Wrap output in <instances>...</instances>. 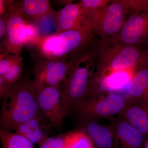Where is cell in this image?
Masks as SVG:
<instances>
[{
  "label": "cell",
  "mask_w": 148,
  "mask_h": 148,
  "mask_svg": "<svg viewBox=\"0 0 148 148\" xmlns=\"http://www.w3.org/2000/svg\"><path fill=\"white\" fill-rule=\"evenodd\" d=\"M95 69L94 45L72 66L64 81L61 91V103L65 117L86 99Z\"/></svg>",
  "instance_id": "3"
},
{
  "label": "cell",
  "mask_w": 148,
  "mask_h": 148,
  "mask_svg": "<svg viewBox=\"0 0 148 148\" xmlns=\"http://www.w3.org/2000/svg\"><path fill=\"white\" fill-rule=\"evenodd\" d=\"M61 93L58 86H50L40 90L37 95L41 112L53 127H61L65 118L61 105Z\"/></svg>",
  "instance_id": "12"
},
{
  "label": "cell",
  "mask_w": 148,
  "mask_h": 148,
  "mask_svg": "<svg viewBox=\"0 0 148 148\" xmlns=\"http://www.w3.org/2000/svg\"><path fill=\"white\" fill-rule=\"evenodd\" d=\"M8 11L5 14L0 16V38L6 36L7 32V24Z\"/></svg>",
  "instance_id": "27"
},
{
  "label": "cell",
  "mask_w": 148,
  "mask_h": 148,
  "mask_svg": "<svg viewBox=\"0 0 148 148\" xmlns=\"http://www.w3.org/2000/svg\"><path fill=\"white\" fill-rule=\"evenodd\" d=\"M145 148H148V140L147 142V143H146V145L145 147Z\"/></svg>",
  "instance_id": "29"
},
{
  "label": "cell",
  "mask_w": 148,
  "mask_h": 148,
  "mask_svg": "<svg viewBox=\"0 0 148 148\" xmlns=\"http://www.w3.org/2000/svg\"><path fill=\"white\" fill-rule=\"evenodd\" d=\"M13 86L9 84L3 79L2 77L0 76V97L3 98L8 93Z\"/></svg>",
  "instance_id": "26"
},
{
  "label": "cell",
  "mask_w": 148,
  "mask_h": 148,
  "mask_svg": "<svg viewBox=\"0 0 148 148\" xmlns=\"http://www.w3.org/2000/svg\"><path fill=\"white\" fill-rule=\"evenodd\" d=\"M23 58L21 55L18 57L3 75L0 76L9 84L13 86L18 81L23 71Z\"/></svg>",
  "instance_id": "21"
},
{
  "label": "cell",
  "mask_w": 148,
  "mask_h": 148,
  "mask_svg": "<svg viewBox=\"0 0 148 148\" xmlns=\"http://www.w3.org/2000/svg\"><path fill=\"white\" fill-rule=\"evenodd\" d=\"M129 101L148 108V53L127 85Z\"/></svg>",
  "instance_id": "13"
},
{
  "label": "cell",
  "mask_w": 148,
  "mask_h": 148,
  "mask_svg": "<svg viewBox=\"0 0 148 148\" xmlns=\"http://www.w3.org/2000/svg\"><path fill=\"white\" fill-rule=\"evenodd\" d=\"M112 1V0H82L80 2L86 9L94 10L105 8Z\"/></svg>",
  "instance_id": "25"
},
{
  "label": "cell",
  "mask_w": 148,
  "mask_h": 148,
  "mask_svg": "<svg viewBox=\"0 0 148 148\" xmlns=\"http://www.w3.org/2000/svg\"><path fill=\"white\" fill-rule=\"evenodd\" d=\"M64 148H94L93 143L85 132L76 131L65 136Z\"/></svg>",
  "instance_id": "20"
},
{
  "label": "cell",
  "mask_w": 148,
  "mask_h": 148,
  "mask_svg": "<svg viewBox=\"0 0 148 148\" xmlns=\"http://www.w3.org/2000/svg\"><path fill=\"white\" fill-rule=\"evenodd\" d=\"M94 49L95 71L104 73L133 68L142 61L146 51L139 46L126 45L112 38L96 40Z\"/></svg>",
  "instance_id": "4"
},
{
  "label": "cell",
  "mask_w": 148,
  "mask_h": 148,
  "mask_svg": "<svg viewBox=\"0 0 148 148\" xmlns=\"http://www.w3.org/2000/svg\"><path fill=\"white\" fill-rule=\"evenodd\" d=\"M116 148H140L143 145L145 135L125 120L116 121L112 126Z\"/></svg>",
  "instance_id": "14"
},
{
  "label": "cell",
  "mask_w": 148,
  "mask_h": 148,
  "mask_svg": "<svg viewBox=\"0 0 148 148\" xmlns=\"http://www.w3.org/2000/svg\"><path fill=\"white\" fill-rule=\"evenodd\" d=\"M40 148H64L65 136L64 137H47L39 145Z\"/></svg>",
  "instance_id": "24"
},
{
  "label": "cell",
  "mask_w": 148,
  "mask_h": 148,
  "mask_svg": "<svg viewBox=\"0 0 148 148\" xmlns=\"http://www.w3.org/2000/svg\"><path fill=\"white\" fill-rule=\"evenodd\" d=\"M143 61V59L133 68L124 71L107 73L94 71L85 100L97 99L108 92L120 90L127 86Z\"/></svg>",
  "instance_id": "8"
},
{
  "label": "cell",
  "mask_w": 148,
  "mask_h": 148,
  "mask_svg": "<svg viewBox=\"0 0 148 148\" xmlns=\"http://www.w3.org/2000/svg\"><path fill=\"white\" fill-rule=\"evenodd\" d=\"M86 121L84 126L86 133L97 148H114V136L112 127L101 125L94 121Z\"/></svg>",
  "instance_id": "15"
},
{
  "label": "cell",
  "mask_w": 148,
  "mask_h": 148,
  "mask_svg": "<svg viewBox=\"0 0 148 148\" xmlns=\"http://www.w3.org/2000/svg\"><path fill=\"white\" fill-rule=\"evenodd\" d=\"M21 12L27 19L38 21L44 17L56 15L48 0H23L18 2Z\"/></svg>",
  "instance_id": "17"
},
{
  "label": "cell",
  "mask_w": 148,
  "mask_h": 148,
  "mask_svg": "<svg viewBox=\"0 0 148 148\" xmlns=\"http://www.w3.org/2000/svg\"><path fill=\"white\" fill-rule=\"evenodd\" d=\"M111 38L128 45L148 43V12L129 15L120 31Z\"/></svg>",
  "instance_id": "10"
},
{
  "label": "cell",
  "mask_w": 148,
  "mask_h": 148,
  "mask_svg": "<svg viewBox=\"0 0 148 148\" xmlns=\"http://www.w3.org/2000/svg\"><path fill=\"white\" fill-rule=\"evenodd\" d=\"M1 148H34L33 143L24 136L1 128Z\"/></svg>",
  "instance_id": "19"
},
{
  "label": "cell",
  "mask_w": 148,
  "mask_h": 148,
  "mask_svg": "<svg viewBox=\"0 0 148 148\" xmlns=\"http://www.w3.org/2000/svg\"><path fill=\"white\" fill-rule=\"evenodd\" d=\"M95 37L90 29L72 30L40 36L32 44L37 47L41 57L69 61L91 49Z\"/></svg>",
  "instance_id": "2"
},
{
  "label": "cell",
  "mask_w": 148,
  "mask_h": 148,
  "mask_svg": "<svg viewBox=\"0 0 148 148\" xmlns=\"http://www.w3.org/2000/svg\"><path fill=\"white\" fill-rule=\"evenodd\" d=\"M14 1L0 0V16L8 11L9 8Z\"/></svg>",
  "instance_id": "28"
},
{
  "label": "cell",
  "mask_w": 148,
  "mask_h": 148,
  "mask_svg": "<svg viewBox=\"0 0 148 148\" xmlns=\"http://www.w3.org/2000/svg\"><path fill=\"white\" fill-rule=\"evenodd\" d=\"M82 56L69 61L42 57L38 59L35 65L33 79L38 93L44 88L58 86L61 82H64L72 66Z\"/></svg>",
  "instance_id": "7"
},
{
  "label": "cell",
  "mask_w": 148,
  "mask_h": 148,
  "mask_svg": "<svg viewBox=\"0 0 148 148\" xmlns=\"http://www.w3.org/2000/svg\"><path fill=\"white\" fill-rule=\"evenodd\" d=\"M127 8L128 15L148 12V0H121Z\"/></svg>",
  "instance_id": "22"
},
{
  "label": "cell",
  "mask_w": 148,
  "mask_h": 148,
  "mask_svg": "<svg viewBox=\"0 0 148 148\" xmlns=\"http://www.w3.org/2000/svg\"><path fill=\"white\" fill-rule=\"evenodd\" d=\"M128 101V104L121 115L135 129L144 135L148 134V108Z\"/></svg>",
  "instance_id": "16"
},
{
  "label": "cell",
  "mask_w": 148,
  "mask_h": 148,
  "mask_svg": "<svg viewBox=\"0 0 148 148\" xmlns=\"http://www.w3.org/2000/svg\"><path fill=\"white\" fill-rule=\"evenodd\" d=\"M41 116L24 122L16 128L15 133L22 135L34 144L40 145L47 138L41 126Z\"/></svg>",
  "instance_id": "18"
},
{
  "label": "cell",
  "mask_w": 148,
  "mask_h": 148,
  "mask_svg": "<svg viewBox=\"0 0 148 148\" xmlns=\"http://www.w3.org/2000/svg\"><path fill=\"white\" fill-rule=\"evenodd\" d=\"M128 101L119 95L112 94L93 100H85L75 109L85 121L108 118L121 114Z\"/></svg>",
  "instance_id": "9"
},
{
  "label": "cell",
  "mask_w": 148,
  "mask_h": 148,
  "mask_svg": "<svg viewBox=\"0 0 148 148\" xmlns=\"http://www.w3.org/2000/svg\"><path fill=\"white\" fill-rule=\"evenodd\" d=\"M40 36L38 28L29 23L21 12L18 2H14L8 10L4 41L5 52L21 55L25 45L32 44Z\"/></svg>",
  "instance_id": "5"
},
{
  "label": "cell",
  "mask_w": 148,
  "mask_h": 148,
  "mask_svg": "<svg viewBox=\"0 0 148 148\" xmlns=\"http://www.w3.org/2000/svg\"><path fill=\"white\" fill-rule=\"evenodd\" d=\"M86 10L90 29L102 40L116 35L124 26L128 15L127 8L121 0L112 1L105 8Z\"/></svg>",
  "instance_id": "6"
},
{
  "label": "cell",
  "mask_w": 148,
  "mask_h": 148,
  "mask_svg": "<svg viewBox=\"0 0 148 148\" xmlns=\"http://www.w3.org/2000/svg\"><path fill=\"white\" fill-rule=\"evenodd\" d=\"M56 34L90 29L87 11L79 2L65 5L55 17Z\"/></svg>",
  "instance_id": "11"
},
{
  "label": "cell",
  "mask_w": 148,
  "mask_h": 148,
  "mask_svg": "<svg viewBox=\"0 0 148 148\" xmlns=\"http://www.w3.org/2000/svg\"><path fill=\"white\" fill-rule=\"evenodd\" d=\"M38 94L33 79L18 81L14 85L3 98L1 128L11 132L24 122L41 116L37 102Z\"/></svg>",
  "instance_id": "1"
},
{
  "label": "cell",
  "mask_w": 148,
  "mask_h": 148,
  "mask_svg": "<svg viewBox=\"0 0 148 148\" xmlns=\"http://www.w3.org/2000/svg\"><path fill=\"white\" fill-rule=\"evenodd\" d=\"M18 55L11 54L9 55L5 52L1 53L0 59V76H3L6 73L11 65L16 60Z\"/></svg>",
  "instance_id": "23"
}]
</instances>
